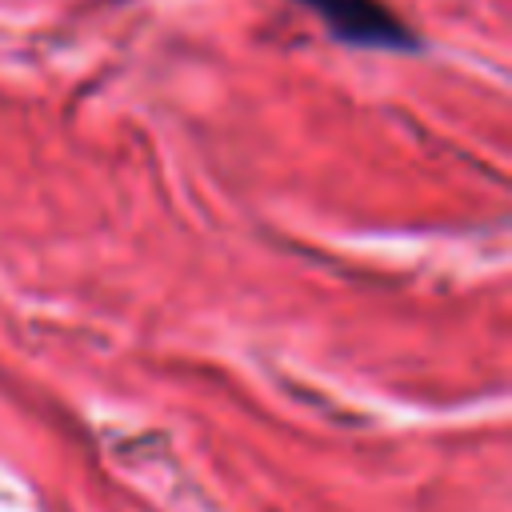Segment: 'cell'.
<instances>
[{
	"label": "cell",
	"mask_w": 512,
	"mask_h": 512,
	"mask_svg": "<svg viewBox=\"0 0 512 512\" xmlns=\"http://www.w3.org/2000/svg\"><path fill=\"white\" fill-rule=\"evenodd\" d=\"M296 4L308 8L328 28V36L348 48H372V52L420 48V36L388 0H296Z\"/></svg>",
	"instance_id": "cell-1"
}]
</instances>
